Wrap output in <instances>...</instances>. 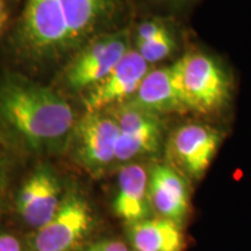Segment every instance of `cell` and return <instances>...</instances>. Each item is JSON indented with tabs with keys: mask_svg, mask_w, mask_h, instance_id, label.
I'll return each mask as SVG.
<instances>
[{
	"mask_svg": "<svg viewBox=\"0 0 251 251\" xmlns=\"http://www.w3.org/2000/svg\"><path fill=\"white\" fill-rule=\"evenodd\" d=\"M0 118L36 151L69 146L76 125L74 109L62 96L18 78L0 84Z\"/></svg>",
	"mask_w": 251,
	"mask_h": 251,
	"instance_id": "1",
	"label": "cell"
},
{
	"mask_svg": "<svg viewBox=\"0 0 251 251\" xmlns=\"http://www.w3.org/2000/svg\"><path fill=\"white\" fill-rule=\"evenodd\" d=\"M171 65L185 112L218 120L230 118L236 96L230 65L201 49L188 50Z\"/></svg>",
	"mask_w": 251,
	"mask_h": 251,
	"instance_id": "2",
	"label": "cell"
},
{
	"mask_svg": "<svg viewBox=\"0 0 251 251\" xmlns=\"http://www.w3.org/2000/svg\"><path fill=\"white\" fill-rule=\"evenodd\" d=\"M19 37L26 55L35 63L59 62L74 56L57 0H26Z\"/></svg>",
	"mask_w": 251,
	"mask_h": 251,
	"instance_id": "3",
	"label": "cell"
},
{
	"mask_svg": "<svg viewBox=\"0 0 251 251\" xmlns=\"http://www.w3.org/2000/svg\"><path fill=\"white\" fill-rule=\"evenodd\" d=\"M226 133L211 122H186L169 134L165 140L168 163L188 180H200L214 161Z\"/></svg>",
	"mask_w": 251,
	"mask_h": 251,
	"instance_id": "4",
	"label": "cell"
},
{
	"mask_svg": "<svg viewBox=\"0 0 251 251\" xmlns=\"http://www.w3.org/2000/svg\"><path fill=\"white\" fill-rule=\"evenodd\" d=\"M128 29L102 34L84 46L64 70V84L71 91L90 90L100 83L129 51Z\"/></svg>",
	"mask_w": 251,
	"mask_h": 251,
	"instance_id": "5",
	"label": "cell"
},
{
	"mask_svg": "<svg viewBox=\"0 0 251 251\" xmlns=\"http://www.w3.org/2000/svg\"><path fill=\"white\" fill-rule=\"evenodd\" d=\"M118 137V124L108 112H86L75 125L69 146L81 168L100 176L117 163Z\"/></svg>",
	"mask_w": 251,
	"mask_h": 251,
	"instance_id": "6",
	"label": "cell"
},
{
	"mask_svg": "<svg viewBox=\"0 0 251 251\" xmlns=\"http://www.w3.org/2000/svg\"><path fill=\"white\" fill-rule=\"evenodd\" d=\"M93 224L86 200L77 193H68L51 220L30 237V250L74 251L91 233Z\"/></svg>",
	"mask_w": 251,
	"mask_h": 251,
	"instance_id": "7",
	"label": "cell"
},
{
	"mask_svg": "<svg viewBox=\"0 0 251 251\" xmlns=\"http://www.w3.org/2000/svg\"><path fill=\"white\" fill-rule=\"evenodd\" d=\"M109 114L119 127L117 163L153 156L165 146V124L162 117L150 114L129 103L111 108Z\"/></svg>",
	"mask_w": 251,
	"mask_h": 251,
	"instance_id": "8",
	"label": "cell"
},
{
	"mask_svg": "<svg viewBox=\"0 0 251 251\" xmlns=\"http://www.w3.org/2000/svg\"><path fill=\"white\" fill-rule=\"evenodd\" d=\"M57 1L68 27L74 56L90 41L102 34L114 31V26L126 8V0Z\"/></svg>",
	"mask_w": 251,
	"mask_h": 251,
	"instance_id": "9",
	"label": "cell"
},
{
	"mask_svg": "<svg viewBox=\"0 0 251 251\" xmlns=\"http://www.w3.org/2000/svg\"><path fill=\"white\" fill-rule=\"evenodd\" d=\"M151 70L136 49H130L100 83L87 90L86 112H102L128 101Z\"/></svg>",
	"mask_w": 251,
	"mask_h": 251,
	"instance_id": "10",
	"label": "cell"
},
{
	"mask_svg": "<svg viewBox=\"0 0 251 251\" xmlns=\"http://www.w3.org/2000/svg\"><path fill=\"white\" fill-rule=\"evenodd\" d=\"M63 199L61 184L54 171L41 166L21 185L17 209L25 224L36 230L51 220Z\"/></svg>",
	"mask_w": 251,
	"mask_h": 251,
	"instance_id": "11",
	"label": "cell"
},
{
	"mask_svg": "<svg viewBox=\"0 0 251 251\" xmlns=\"http://www.w3.org/2000/svg\"><path fill=\"white\" fill-rule=\"evenodd\" d=\"M149 198L156 216L183 226L191 211L190 180L165 163H155L149 169Z\"/></svg>",
	"mask_w": 251,
	"mask_h": 251,
	"instance_id": "12",
	"label": "cell"
},
{
	"mask_svg": "<svg viewBox=\"0 0 251 251\" xmlns=\"http://www.w3.org/2000/svg\"><path fill=\"white\" fill-rule=\"evenodd\" d=\"M113 207L115 214L129 226L151 218L149 169L140 163H129L122 166Z\"/></svg>",
	"mask_w": 251,
	"mask_h": 251,
	"instance_id": "13",
	"label": "cell"
},
{
	"mask_svg": "<svg viewBox=\"0 0 251 251\" xmlns=\"http://www.w3.org/2000/svg\"><path fill=\"white\" fill-rule=\"evenodd\" d=\"M125 103L162 118L186 113L176 86L171 64L151 69L134 96Z\"/></svg>",
	"mask_w": 251,
	"mask_h": 251,
	"instance_id": "14",
	"label": "cell"
},
{
	"mask_svg": "<svg viewBox=\"0 0 251 251\" xmlns=\"http://www.w3.org/2000/svg\"><path fill=\"white\" fill-rule=\"evenodd\" d=\"M181 228L172 220L153 216L129 226L128 237L135 251H183Z\"/></svg>",
	"mask_w": 251,
	"mask_h": 251,
	"instance_id": "15",
	"label": "cell"
},
{
	"mask_svg": "<svg viewBox=\"0 0 251 251\" xmlns=\"http://www.w3.org/2000/svg\"><path fill=\"white\" fill-rule=\"evenodd\" d=\"M178 49V40L175 29L157 39L137 43L136 50L150 65L170 58Z\"/></svg>",
	"mask_w": 251,
	"mask_h": 251,
	"instance_id": "16",
	"label": "cell"
},
{
	"mask_svg": "<svg viewBox=\"0 0 251 251\" xmlns=\"http://www.w3.org/2000/svg\"><path fill=\"white\" fill-rule=\"evenodd\" d=\"M174 29V24L169 18L152 17L141 21L135 30V43H142L157 39Z\"/></svg>",
	"mask_w": 251,
	"mask_h": 251,
	"instance_id": "17",
	"label": "cell"
},
{
	"mask_svg": "<svg viewBox=\"0 0 251 251\" xmlns=\"http://www.w3.org/2000/svg\"><path fill=\"white\" fill-rule=\"evenodd\" d=\"M83 251H129L127 244L118 238H107L91 244Z\"/></svg>",
	"mask_w": 251,
	"mask_h": 251,
	"instance_id": "18",
	"label": "cell"
},
{
	"mask_svg": "<svg viewBox=\"0 0 251 251\" xmlns=\"http://www.w3.org/2000/svg\"><path fill=\"white\" fill-rule=\"evenodd\" d=\"M0 251H24V247L15 235L0 230Z\"/></svg>",
	"mask_w": 251,
	"mask_h": 251,
	"instance_id": "19",
	"label": "cell"
},
{
	"mask_svg": "<svg viewBox=\"0 0 251 251\" xmlns=\"http://www.w3.org/2000/svg\"><path fill=\"white\" fill-rule=\"evenodd\" d=\"M153 5L169 9V11H183L199 1V0H150Z\"/></svg>",
	"mask_w": 251,
	"mask_h": 251,
	"instance_id": "20",
	"label": "cell"
},
{
	"mask_svg": "<svg viewBox=\"0 0 251 251\" xmlns=\"http://www.w3.org/2000/svg\"><path fill=\"white\" fill-rule=\"evenodd\" d=\"M6 186H7V166H6L5 159L0 156V205L5 197Z\"/></svg>",
	"mask_w": 251,
	"mask_h": 251,
	"instance_id": "21",
	"label": "cell"
},
{
	"mask_svg": "<svg viewBox=\"0 0 251 251\" xmlns=\"http://www.w3.org/2000/svg\"><path fill=\"white\" fill-rule=\"evenodd\" d=\"M7 19V13H6V6L4 0H0V25L4 26Z\"/></svg>",
	"mask_w": 251,
	"mask_h": 251,
	"instance_id": "22",
	"label": "cell"
},
{
	"mask_svg": "<svg viewBox=\"0 0 251 251\" xmlns=\"http://www.w3.org/2000/svg\"><path fill=\"white\" fill-rule=\"evenodd\" d=\"M1 28H2V26H1V25H0V30H1Z\"/></svg>",
	"mask_w": 251,
	"mask_h": 251,
	"instance_id": "23",
	"label": "cell"
}]
</instances>
